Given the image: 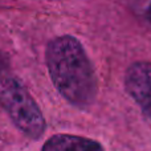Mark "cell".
I'll list each match as a JSON object with an SVG mask.
<instances>
[{
    "label": "cell",
    "instance_id": "cell-5",
    "mask_svg": "<svg viewBox=\"0 0 151 151\" xmlns=\"http://www.w3.org/2000/svg\"><path fill=\"white\" fill-rule=\"evenodd\" d=\"M5 65H7V58H5V56L3 55L1 52H0V70H1V69H5Z\"/></svg>",
    "mask_w": 151,
    "mask_h": 151
},
{
    "label": "cell",
    "instance_id": "cell-6",
    "mask_svg": "<svg viewBox=\"0 0 151 151\" xmlns=\"http://www.w3.org/2000/svg\"><path fill=\"white\" fill-rule=\"evenodd\" d=\"M147 19H149V21H150V23H151V3H150V4H149V8H147Z\"/></svg>",
    "mask_w": 151,
    "mask_h": 151
},
{
    "label": "cell",
    "instance_id": "cell-4",
    "mask_svg": "<svg viewBox=\"0 0 151 151\" xmlns=\"http://www.w3.org/2000/svg\"><path fill=\"white\" fill-rule=\"evenodd\" d=\"M102 149L104 146L94 139L72 134H56L42 145V150L50 151H88Z\"/></svg>",
    "mask_w": 151,
    "mask_h": 151
},
{
    "label": "cell",
    "instance_id": "cell-2",
    "mask_svg": "<svg viewBox=\"0 0 151 151\" xmlns=\"http://www.w3.org/2000/svg\"><path fill=\"white\" fill-rule=\"evenodd\" d=\"M0 106L24 135L31 139L44 135L47 121L40 106L23 82L5 69L0 70Z\"/></svg>",
    "mask_w": 151,
    "mask_h": 151
},
{
    "label": "cell",
    "instance_id": "cell-3",
    "mask_svg": "<svg viewBox=\"0 0 151 151\" xmlns=\"http://www.w3.org/2000/svg\"><path fill=\"white\" fill-rule=\"evenodd\" d=\"M125 89L142 111L151 118V63L131 64L125 73Z\"/></svg>",
    "mask_w": 151,
    "mask_h": 151
},
{
    "label": "cell",
    "instance_id": "cell-1",
    "mask_svg": "<svg viewBox=\"0 0 151 151\" xmlns=\"http://www.w3.org/2000/svg\"><path fill=\"white\" fill-rule=\"evenodd\" d=\"M45 64L55 88L69 104L80 109L94 104L98 80L80 40L70 35L52 39L45 49Z\"/></svg>",
    "mask_w": 151,
    "mask_h": 151
}]
</instances>
